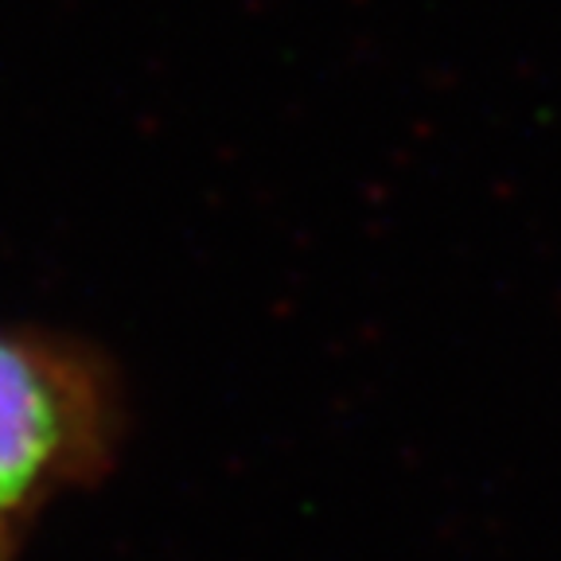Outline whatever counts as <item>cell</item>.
Segmentation results:
<instances>
[{"label": "cell", "mask_w": 561, "mask_h": 561, "mask_svg": "<svg viewBox=\"0 0 561 561\" xmlns=\"http://www.w3.org/2000/svg\"><path fill=\"white\" fill-rule=\"evenodd\" d=\"M20 530H24V518L12 515V511L0 503V561H12L16 542H20Z\"/></svg>", "instance_id": "cell-2"}, {"label": "cell", "mask_w": 561, "mask_h": 561, "mask_svg": "<svg viewBox=\"0 0 561 561\" xmlns=\"http://www.w3.org/2000/svg\"><path fill=\"white\" fill-rule=\"evenodd\" d=\"M122 394L82 343L0 328V503L27 518L114 465Z\"/></svg>", "instance_id": "cell-1"}]
</instances>
